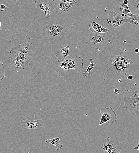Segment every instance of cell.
<instances>
[{
	"instance_id": "cell-13",
	"label": "cell",
	"mask_w": 139,
	"mask_h": 153,
	"mask_svg": "<svg viewBox=\"0 0 139 153\" xmlns=\"http://www.w3.org/2000/svg\"><path fill=\"white\" fill-rule=\"evenodd\" d=\"M49 0H36L35 1V7L40 10L44 12L45 15L48 19L51 13V11L53 9V5L51 4H49Z\"/></svg>"
},
{
	"instance_id": "cell-24",
	"label": "cell",
	"mask_w": 139,
	"mask_h": 153,
	"mask_svg": "<svg viewBox=\"0 0 139 153\" xmlns=\"http://www.w3.org/2000/svg\"><path fill=\"white\" fill-rule=\"evenodd\" d=\"M133 78V76L132 75H129L127 77V79L129 80H131Z\"/></svg>"
},
{
	"instance_id": "cell-30",
	"label": "cell",
	"mask_w": 139,
	"mask_h": 153,
	"mask_svg": "<svg viewBox=\"0 0 139 153\" xmlns=\"http://www.w3.org/2000/svg\"><path fill=\"white\" fill-rule=\"evenodd\" d=\"M136 84H135V85H136Z\"/></svg>"
},
{
	"instance_id": "cell-21",
	"label": "cell",
	"mask_w": 139,
	"mask_h": 153,
	"mask_svg": "<svg viewBox=\"0 0 139 153\" xmlns=\"http://www.w3.org/2000/svg\"><path fill=\"white\" fill-rule=\"evenodd\" d=\"M8 9V7L4 4H1L0 5V11H2L4 10L6 11Z\"/></svg>"
},
{
	"instance_id": "cell-18",
	"label": "cell",
	"mask_w": 139,
	"mask_h": 153,
	"mask_svg": "<svg viewBox=\"0 0 139 153\" xmlns=\"http://www.w3.org/2000/svg\"><path fill=\"white\" fill-rule=\"evenodd\" d=\"M90 63L85 71H83V72L82 73V76L83 79H85L86 77H90L91 76L90 71L96 65L94 60L92 59H90Z\"/></svg>"
},
{
	"instance_id": "cell-26",
	"label": "cell",
	"mask_w": 139,
	"mask_h": 153,
	"mask_svg": "<svg viewBox=\"0 0 139 153\" xmlns=\"http://www.w3.org/2000/svg\"><path fill=\"white\" fill-rule=\"evenodd\" d=\"M139 51V50L138 49H135V53H138Z\"/></svg>"
},
{
	"instance_id": "cell-6",
	"label": "cell",
	"mask_w": 139,
	"mask_h": 153,
	"mask_svg": "<svg viewBox=\"0 0 139 153\" xmlns=\"http://www.w3.org/2000/svg\"><path fill=\"white\" fill-rule=\"evenodd\" d=\"M52 4L53 9L59 16L64 12H68L70 8L76 5V2L75 0H53Z\"/></svg>"
},
{
	"instance_id": "cell-20",
	"label": "cell",
	"mask_w": 139,
	"mask_h": 153,
	"mask_svg": "<svg viewBox=\"0 0 139 153\" xmlns=\"http://www.w3.org/2000/svg\"><path fill=\"white\" fill-rule=\"evenodd\" d=\"M5 76L4 67L3 63L0 61V81L3 79Z\"/></svg>"
},
{
	"instance_id": "cell-16",
	"label": "cell",
	"mask_w": 139,
	"mask_h": 153,
	"mask_svg": "<svg viewBox=\"0 0 139 153\" xmlns=\"http://www.w3.org/2000/svg\"><path fill=\"white\" fill-rule=\"evenodd\" d=\"M128 5L131 13L134 14H139V0H129Z\"/></svg>"
},
{
	"instance_id": "cell-22",
	"label": "cell",
	"mask_w": 139,
	"mask_h": 153,
	"mask_svg": "<svg viewBox=\"0 0 139 153\" xmlns=\"http://www.w3.org/2000/svg\"><path fill=\"white\" fill-rule=\"evenodd\" d=\"M114 92L115 94L116 95H118V94H119V90H118V89H117L115 88L114 89Z\"/></svg>"
},
{
	"instance_id": "cell-4",
	"label": "cell",
	"mask_w": 139,
	"mask_h": 153,
	"mask_svg": "<svg viewBox=\"0 0 139 153\" xmlns=\"http://www.w3.org/2000/svg\"><path fill=\"white\" fill-rule=\"evenodd\" d=\"M58 69L56 74L60 76H62L65 71L68 69H73L81 71L83 68V59L80 56H76L73 59H66L57 66Z\"/></svg>"
},
{
	"instance_id": "cell-12",
	"label": "cell",
	"mask_w": 139,
	"mask_h": 153,
	"mask_svg": "<svg viewBox=\"0 0 139 153\" xmlns=\"http://www.w3.org/2000/svg\"><path fill=\"white\" fill-rule=\"evenodd\" d=\"M107 17L108 25L109 23H111L115 30L117 26L123 25L127 22V19L121 17L115 12H110L107 15Z\"/></svg>"
},
{
	"instance_id": "cell-7",
	"label": "cell",
	"mask_w": 139,
	"mask_h": 153,
	"mask_svg": "<svg viewBox=\"0 0 139 153\" xmlns=\"http://www.w3.org/2000/svg\"><path fill=\"white\" fill-rule=\"evenodd\" d=\"M85 40L87 46L96 49L101 47L106 41V39L103 34L96 32H92L85 38Z\"/></svg>"
},
{
	"instance_id": "cell-14",
	"label": "cell",
	"mask_w": 139,
	"mask_h": 153,
	"mask_svg": "<svg viewBox=\"0 0 139 153\" xmlns=\"http://www.w3.org/2000/svg\"><path fill=\"white\" fill-rule=\"evenodd\" d=\"M70 46V45L67 46L62 45L60 48L57 51L55 55V57L58 63L60 64L68 56Z\"/></svg>"
},
{
	"instance_id": "cell-15",
	"label": "cell",
	"mask_w": 139,
	"mask_h": 153,
	"mask_svg": "<svg viewBox=\"0 0 139 153\" xmlns=\"http://www.w3.org/2000/svg\"><path fill=\"white\" fill-rule=\"evenodd\" d=\"M89 28L90 31L92 33L96 32L98 34H106L108 33L109 29L103 27L96 23L94 21H92L89 24Z\"/></svg>"
},
{
	"instance_id": "cell-8",
	"label": "cell",
	"mask_w": 139,
	"mask_h": 153,
	"mask_svg": "<svg viewBox=\"0 0 139 153\" xmlns=\"http://www.w3.org/2000/svg\"><path fill=\"white\" fill-rule=\"evenodd\" d=\"M65 29L63 25H58L57 23L46 25L44 35L47 39L51 41L55 37L61 35L62 30Z\"/></svg>"
},
{
	"instance_id": "cell-10",
	"label": "cell",
	"mask_w": 139,
	"mask_h": 153,
	"mask_svg": "<svg viewBox=\"0 0 139 153\" xmlns=\"http://www.w3.org/2000/svg\"><path fill=\"white\" fill-rule=\"evenodd\" d=\"M44 125L43 121L38 119L34 115H30L24 118L21 123V125L25 128L36 129L42 128Z\"/></svg>"
},
{
	"instance_id": "cell-1",
	"label": "cell",
	"mask_w": 139,
	"mask_h": 153,
	"mask_svg": "<svg viewBox=\"0 0 139 153\" xmlns=\"http://www.w3.org/2000/svg\"><path fill=\"white\" fill-rule=\"evenodd\" d=\"M32 38L22 44L13 47L10 51V65L17 71L25 69L30 64L33 50Z\"/></svg>"
},
{
	"instance_id": "cell-25",
	"label": "cell",
	"mask_w": 139,
	"mask_h": 153,
	"mask_svg": "<svg viewBox=\"0 0 139 153\" xmlns=\"http://www.w3.org/2000/svg\"><path fill=\"white\" fill-rule=\"evenodd\" d=\"M123 2L125 4H128L129 1L128 0H123Z\"/></svg>"
},
{
	"instance_id": "cell-2",
	"label": "cell",
	"mask_w": 139,
	"mask_h": 153,
	"mask_svg": "<svg viewBox=\"0 0 139 153\" xmlns=\"http://www.w3.org/2000/svg\"><path fill=\"white\" fill-rule=\"evenodd\" d=\"M109 59L112 64L107 71H114L121 77L125 76L127 71L134 65L133 62L129 59L125 52H121L119 55H113Z\"/></svg>"
},
{
	"instance_id": "cell-9",
	"label": "cell",
	"mask_w": 139,
	"mask_h": 153,
	"mask_svg": "<svg viewBox=\"0 0 139 153\" xmlns=\"http://www.w3.org/2000/svg\"><path fill=\"white\" fill-rule=\"evenodd\" d=\"M100 113L102 116L99 123V125L104 123L111 124L116 122L117 115L112 107H103L101 109Z\"/></svg>"
},
{
	"instance_id": "cell-27",
	"label": "cell",
	"mask_w": 139,
	"mask_h": 153,
	"mask_svg": "<svg viewBox=\"0 0 139 153\" xmlns=\"http://www.w3.org/2000/svg\"><path fill=\"white\" fill-rule=\"evenodd\" d=\"M118 82H119V83H120V82H121V79H119L118 80Z\"/></svg>"
},
{
	"instance_id": "cell-5",
	"label": "cell",
	"mask_w": 139,
	"mask_h": 153,
	"mask_svg": "<svg viewBox=\"0 0 139 153\" xmlns=\"http://www.w3.org/2000/svg\"><path fill=\"white\" fill-rule=\"evenodd\" d=\"M103 151L109 153H119L120 152L122 147V144L112 137H108L103 140Z\"/></svg>"
},
{
	"instance_id": "cell-19",
	"label": "cell",
	"mask_w": 139,
	"mask_h": 153,
	"mask_svg": "<svg viewBox=\"0 0 139 153\" xmlns=\"http://www.w3.org/2000/svg\"><path fill=\"white\" fill-rule=\"evenodd\" d=\"M127 19V22L133 25L136 28L139 27V14L129 16Z\"/></svg>"
},
{
	"instance_id": "cell-17",
	"label": "cell",
	"mask_w": 139,
	"mask_h": 153,
	"mask_svg": "<svg viewBox=\"0 0 139 153\" xmlns=\"http://www.w3.org/2000/svg\"><path fill=\"white\" fill-rule=\"evenodd\" d=\"M45 141L47 143H51L54 145L56 147L57 150L61 149L62 147L63 144L61 142L59 137L51 139L47 138L46 139Z\"/></svg>"
},
{
	"instance_id": "cell-11",
	"label": "cell",
	"mask_w": 139,
	"mask_h": 153,
	"mask_svg": "<svg viewBox=\"0 0 139 153\" xmlns=\"http://www.w3.org/2000/svg\"><path fill=\"white\" fill-rule=\"evenodd\" d=\"M123 0H116L113 6L114 12L121 17L127 19L128 17L134 15L131 13L129 9L128 4L123 2Z\"/></svg>"
},
{
	"instance_id": "cell-23",
	"label": "cell",
	"mask_w": 139,
	"mask_h": 153,
	"mask_svg": "<svg viewBox=\"0 0 139 153\" xmlns=\"http://www.w3.org/2000/svg\"><path fill=\"white\" fill-rule=\"evenodd\" d=\"M133 149L134 150H139V141L138 142V144L137 145L133 148Z\"/></svg>"
},
{
	"instance_id": "cell-3",
	"label": "cell",
	"mask_w": 139,
	"mask_h": 153,
	"mask_svg": "<svg viewBox=\"0 0 139 153\" xmlns=\"http://www.w3.org/2000/svg\"><path fill=\"white\" fill-rule=\"evenodd\" d=\"M125 89L123 94L124 108L139 117V85Z\"/></svg>"
},
{
	"instance_id": "cell-28",
	"label": "cell",
	"mask_w": 139,
	"mask_h": 153,
	"mask_svg": "<svg viewBox=\"0 0 139 153\" xmlns=\"http://www.w3.org/2000/svg\"><path fill=\"white\" fill-rule=\"evenodd\" d=\"M123 42L124 43H125L126 42V41L125 40H124V41H123Z\"/></svg>"
},
{
	"instance_id": "cell-29",
	"label": "cell",
	"mask_w": 139,
	"mask_h": 153,
	"mask_svg": "<svg viewBox=\"0 0 139 153\" xmlns=\"http://www.w3.org/2000/svg\"><path fill=\"white\" fill-rule=\"evenodd\" d=\"M1 22L0 21V30H1Z\"/></svg>"
}]
</instances>
